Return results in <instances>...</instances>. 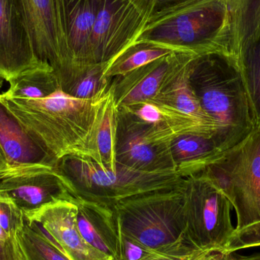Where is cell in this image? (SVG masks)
<instances>
[{"instance_id": "obj_13", "label": "cell", "mask_w": 260, "mask_h": 260, "mask_svg": "<svg viewBox=\"0 0 260 260\" xmlns=\"http://www.w3.org/2000/svg\"><path fill=\"white\" fill-rule=\"evenodd\" d=\"M52 69L37 58L21 0H0V77L12 78L36 69Z\"/></svg>"}, {"instance_id": "obj_16", "label": "cell", "mask_w": 260, "mask_h": 260, "mask_svg": "<svg viewBox=\"0 0 260 260\" xmlns=\"http://www.w3.org/2000/svg\"><path fill=\"white\" fill-rule=\"evenodd\" d=\"M224 4L225 19L217 40L218 55L241 70L246 53L260 41V0H224Z\"/></svg>"}, {"instance_id": "obj_7", "label": "cell", "mask_w": 260, "mask_h": 260, "mask_svg": "<svg viewBox=\"0 0 260 260\" xmlns=\"http://www.w3.org/2000/svg\"><path fill=\"white\" fill-rule=\"evenodd\" d=\"M156 10L154 0H101L91 35L93 65L107 68L134 44Z\"/></svg>"}, {"instance_id": "obj_12", "label": "cell", "mask_w": 260, "mask_h": 260, "mask_svg": "<svg viewBox=\"0 0 260 260\" xmlns=\"http://www.w3.org/2000/svg\"><path fill=\"white\" fill-rule=\"evenodd\" d=\"M199 55L174 52L111 80L117 108L150 102L160 94Z\"/></svg>"}, {"instance_id": "obj_31", "label": "cell", "mask_w": 260, "mask_h": 260, "mask_svg": "<svg viewBox=\"0 0 260 260\" xmlns=\"http://www.w3.org/2000/svg\"><path fill=\"white\" fill-rule=\"evenodd\" d=\"M12 169H14V168H12V167L9 165V162H8L7 159H6V155H5L4 152H3L1 147H0V179H1L5 174L12 171Z\"/></svg>"}, {"instance_id": "obj_15", "label": "cell", "mask_w": 260, "mask_h": 260, "mask_svg": "<svg viewBox=\"0 0 260 260\" xmlns=\"http://www.w3.org/2000/svg\"><path fill=\"white\" fill-rule=\"evenodd\" d=\"M78 207L75 197L59 200L24 215L35 223L70 260H113L90 246L77 226Z\"/></svg>"}, {"instance_id": "obj_20", "label": "cell", "mask_w": 260, "mask_h": 260, "mask_svg": "<svg viewBox=\"0 0 260 260\" xmlns=\"http://www.w3.org/2000/svg\"><path fill=\"white\" fill-rule=\"evenodd\" d=\"M194 59L160 94L150 102L168 105L195 120L209 125L216 129L217 134L218 124L202 108L189 83V75Z\"/></svg>"}, {"instance_id": "obj_34", "label": "cell", "mask_w": 260, "mask_h": 260, "mask_svg": "<svg viewBox=\"0 0 260 260\" xmlns=\"http://www.w3.org/2000/svg\"><path fill=\"white\" fill-rule=\"evenodd\" d=\"M3 250H2V246L0 244V260H3Z\"/></svg>"}, {"instance_id": "obj_29", "label": "cell", "mask_w": 260, "mask_h": 260, "mask_svg": "<svg viewBox=\"0 0 260 260\" xmlns=\"http://www.w3.org/2000/svg\"><path fill=\"white\" fill-rule=\"evenodd\" d=\"M120 258L118 260H148L162 250H154L125 236L120 232Z\"/></svg>"}, {"instance_id": "obj_8", "label": "cell", "mask_w": 260, "mask_h": 260, "mask_svg": "<svg viewBox=\"0 0 260 260\" xmlns=\"http://www.w3.org/2000/svg\"><path fill=\"white\" fill-rule=\"evenodd\" d=\"M177 136L168 126L146 124L117 108L116 159L119 165L140 172H177L171 151V142Z\"/></svg>"}, {"instance_id": "obj_4", "label": "cell", "mask_w": 260, "mask_h": 260, "mask_svg": "<svg viewBox=\"0 0 260 260\" xmlns=\"http://www.w3.org/2000/svg\"><path fill=\"white\" fill-rule=\"evenodd\" d=\"M225 15L224 0H179L155 11L137 41L199 56L218 55Z\"/></svg>"}, {"instance_id": "obj_27", "label": "cell", "mask_w": 260, "mask_h": 260, "mask_svg": "<svg viewBox=\"0 0 260 260\" xmlns=\"http://www.w3.org/2000/svg\"><path fill=\"white\" fill-rule=\"evenodd\" d=\"M260 247V221L241 230L235 231L225 251L233 253L238 250Z\"/></svg>"}, {"instance_id": "obj_23", "label": "cell", "mask_w": 260, "mask_h": 260, "mask_svg": "<svg viewBox=\"0 0 260 260\" xmlns=\"http://www.w3.org/2000/svg\"><path fill=\"white\" fill-rule=\"evenodd\" d=\"M8 82L9 89L1 94L6 99H44L59 89L53 69L30 70L12 78Z\"/></svg>"}, {"instance_id": "obj_5", "label": "cell", "mask_w": 260, "mask_h": 260, "mask_svg": "<svg viewBox=\"0 0 260 260\" xmlns=\"http://www.w3.org/2000/svg\"><path fill=\"white\" fill-rule=\"evenodd\" d=\"M113 208L120 232L151 250H165L186 238L183 180L176 187L135 196Z\"/></svg>"}, {"instance_id": "obj_24", "label": "cell", "mask_w": 260, "mask_h": 260, "mask_svg": "<svg viewBox=\"0 0 260 260\" xmlns=\"http://www.w3.org/2000/svg\"><path fill=\"white\" fill-rule=\"evenodd\" d=\"M22 241L29 260H70L35 223L26 219Z\"/></svg>"}, {"instance_id": "obj_9", "label": "cell", "mask_w": 260, "mask_h": 260, "mask_svg": "<svg viewBox=\"0 0 260 260\" xmlns=\"http://www.w3.org/2000/svg\"><path fill=\"white\" fill-rule=\"evenodd\" d=\"M218 162L232 181V206L238 218L235 230L259 222L260 125Z\"/></svg>"}, {"instance_id": "obj_18", "label": "cell", "mask_w": 260, "mask_h": 260, "mask_svg": "<svg viewBox=\"0 0 260 260\" xmlns=\"http://www.w3.org/2000/svg\"><path fill=\"white\" fill-rule=\"evenodd\" d=\"M77 226L91 247L112 258H120V232L114 208L75 198Z\"/></svg>"}, {"instance_id": "obj_22", "label": "cell", "mask_w": 260, "mask_h": 260, "mask_svg": "<svg viewBox=\"0 0 260 260\" xmlns=\"http://www.w3.org/2000/svg\"><path fill=\"white\" fill-rule=\"evenodd\" d=\"M174 52L177 51L160 44L136 41L107 67L104 72V77L112 80L114 78L125 76L142 66Z\"/></svg>"}, {"instance_id": "obj_35", "label": "cell", "mask_w": 260, "mask_h": 260, "mask_svg": "<svg viewBox=\"0 0 260 260\" xmlns=\"http://www.w3.org/2000/svg\"><path fill=\"white\" fill-rule=\"evenodd\" d=\"M3 79L0 77V89H1L2 86H3Z\"/></svg>"}, {"instance_id": "obj_28", "label": "cell", "mask_w": 260, "mask_h": 260, "mask_svg": "<svg viewBox=\"0 0 260 260\" xmlns=\"http://www.w3.org/2000/svg\"><path fill=\"white\" fill-rule=\"evenodd\" d=\"M205 251L209 250H199L185 238L148 260H196Z\"/></svg>"}, {"instance_id": "obj_19", "label": "cell", "mask_w": 260, "mask_h": 260, "mask_svg": "<svg viewBox=\"0 0 260 260\" xmlns=\"http://www.w3.org/2000/svg\"><path fill=\"white\" fill-rule=\"evenodd\" d=\"M176 171L183 177L199 174L225 155L213 138L197 134L177 136L171 144Z\"/></svg>"}, {"instance_id": "obj_11", "label": "cell", "mask_w": 260, "mask_h": 260, "mask_svg": "<svg viewBox=\"0 0 260 260\" xmlns=\"http://www.w3.org/2000/svg\"><path fill=\"white\" fill-rule=\"evenodd\" d=\"M0 198L13 202L24 215L59 200H70L62 176L53 166L14 168L0 179Z\"/></svg>"}, {"instance_id": "obj_21", "label": "cell", "mask_w": 260, "mask_h": 260, "mask_svg": "<svg viewBox=\"0 0 260 260\" xmlns=\"http://www.w3.org/2000/svg\"><path fill=\"white\" fill-rule=\"evenodd\" d=\"M117 107L110 86L99 117L93 147L92 157L94 161L110 168L117 166Z\"/></svg>"}, {"instance_id": "obj_26", "label": "cell", "mask_w": 260, "mask_h": 260, "mask_svg": "<svg viewBox=\"0 0 260 260\" xmlns=\"http://www.w3.org/2000/svg\"><path fill=\"white\" fill-rule=\"evenodd\" d=\"M240 70L260 125V41L246 53Z\"/></svg>"}, {"instance_id": "obj_6", "label": "cell", "mask_w": 260, "mask_h": 260, "mask_svg": "<svg viewBox=\"0 0 260 260\" xmlns=\"http://www.w3.org/2000/svg\"><path fill=\"white\" fill-rule=\"evenodd\" d=\"M183 190L188 241L200 250L225 251L235 231L229 199L203 171L185 177Z\"/></svg>"}, {"instance_id": "obj_30", "label": "cell", "mask_w": 260, "mask_h": 260, "mask_svg": "<svg viewBox=\"0 0 260 260\" xmlns=\"http://www.w3.org/2000/svg\"><path fill=\"white\" fill-rule=\"evenodd\" d=\"M232 253L221 250L205 251L196 260H232Z\"/></svg>"}, {"instance_id": "obj_10", "label": "cell", "mask_w": 260, "mask_h": 260, "mask_svg": "<svg viewBox=\"0 0 260 260\" xmlns=\"http://www.w3.org/2000/svg\"><path fill=\"white\" fill-rule=\"evenodd\" d=\"M27 30L37 58L53 72L70 62L62 0H21Z\"/></svg>"}, {"instance_id": "obj_3", "label": "cell", "mask_w": 260, "mask_h": 260, "mask_svg": "<svg viewBox=\"0 0 260 260\" xmlns=\"http://www.w3.org/2000/svg\"><path fill=\"white\" fill-rule=\"evenodd\" d=\"M54 168L75 198L110 207L135 196L176 187L184 179L177 172H140L118 163L110 168L76 156L59 159Z\"/></svg>"}, {"instance_id": "obj_14", "label": "cell", "mask_w": 260, "mask_h": 260, "mask_svg": "<svg viewBox=\"0 0 260 260\" xmlns=\"http://www.w3.org/2000/svg\"><path fill=\"white\" fill-rule=\"evenodd\" d=\"M70 62L67 68L53 72L63 90L91 67V39L101 0H62Z\"/></svg>"}, {"instance_id": "obj_33", "label": "cell", "mask_w": 260, "mask_h": 260, "mask_svg": "<svg viewBox=\"0 0 260 260\" xmlns=\"http://www.w3.org/2000/svg\"><path fill=\"white\" fill-rule=\"evenodd\" d=\"M154 1H155L156 5H157V10H158V9L173 4V3H176L179 0H154Z\"/></svg>"}, {"instance_id": "obj_17", "label": "cell", "mask_w": 260, "mask_h": 260, "mask_svg": "<svg viewBox=\"0 0 260 260\" xmlns=\"http://www.w3.org/2000/svg\"><path fill=\"white\" fill-rule=\"evenodd\" d=\"M0 147L12 168L56 165L57 160L35 139L0 98Z\"/></svg>"}, {"instance_id": "obj_25", "label": "cell", "mask_w": 260, "mask_h": 260, "mask_svg": "<svg viewBox=\"0 0 260 260\" xmlns=\"http://www.w3.org/2000/svg\"><path fill=\"white\" fill-rule=\"evenodd\" d=\"M105 69L102 65L91 67L62 91L81 99H93L105 95L111 84V80L104 77Z\"/></svg>"}, {"instance_id": "obj_2", "label": "cell", "mask_w": 260, "mask_h": 260, "mask_svg": "<svg viewBox=\"0 0 260 260\" xmlns=\"http://www.w3.org/2000/svg\"><path fill=\"white\" fill-rule=\"evenodd\" d=\"M189 83L202 108L218 124L213 139L221 152L233 149L259 126L242 73L227 58L197 56Z\"/></svg>"}, {"instance_id": "obj_32", "label": "cell", "mask_w": 260, "mask_h": 260, "mask_svg": "<svg viewBox=\"0 0 260 260\" xmlns=\"http://www.w3.org/2000/svg\"><path fill=\"white\" fill-rule=\"evenodd\" d=\"M232 260H260V252L249 255V256H233Z\"/></svg>"}, {"instance_id": "obj_1", "label": "cell", "mask_w": 260, "mask_h": 260, "mask_svg": "<svg viewBox=\"0 0 260 260\" xmlns=\"http://www.w3.org/2000/svg\"><path fill=\"white\" fill-rule=\"evenodd\" d=\"M107 94L81 99L58 89L44 99H6L1 94L0 98L56 160L67 156L92 160L94 138Z\"/></svg>"}]
</instances>
